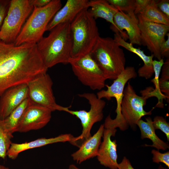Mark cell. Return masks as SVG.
I'll return each instance as SVG.
<instances>
[{
    "mask_svg": "<svg viewBox=\"0 0 169 169\" xmlns=\"http://www.w3.org/2000/svg\"><path fill=\"white\" fill-rule=\"evenodd\" d=\"M69 64L74 74L83 85L93 90H100L105 86L106 79L90 54L70 58Z\"/></svg>",
    "mask_w": 169,
    "mask_h": 169,
    "instance_id": "10",
    "label": "cell"
},
{
    "mask_svg": "<svg viewBox=\"0 0 169 169\" xmlns=\"http://www.w3.org/2000/svg\"><path fill=\"white\" fill-rule=\"evenodd\" d=\"M105 128L101 125L97 131L92 136L83 141L79 149L71 155L73 160L77 163L82 162L97 156L101 143Z\"/></svg>",
    "mask_w": 169,
    "mask_h": 169,
    "instance_id": "19",
    "label": "cell"
},
{
    "mask_svg": "<svg viewBox=\"0 0 169 169\" xmlns=\"http://www.w3.org/2000/svg\"><path fill=\"white\" fill-rule=\"evenodd\" d=\"M28 98L33 103L47 107L52 111H62L63 106L57 104L52 90L53 82L47 73L37 76L27 84Z\"/></svg>",
    "mask_w": 169,
    "mask_h": 169,
    "instance_id": "11",
    "label": "cell"
},
{
    "mask_svg": "<svg viewBox=\"0 0 169 169\" xmlns=\"http://www.w3.org/2000/svg\"><path fill=\"white\" fill-rule=\"evenodd\" d=\"M167 39L161 44L160 49V52L162 58L164 57L167 58L169 56V33L166 35Z\"/></svg>",
    "mask_w": 169,
    "mask_h": 169,
    "instance_id": "33",
    "label": "cell"
},
{
    "mask_svg": "<svg viewBox=\"0 0 169 169\" xmlns=\"http://www.w3.org/2000/svg\"><path fill=\"white\" fill-rule=\"evenodd\" d=\"M88 0H68L65 5L55 14L48 24L46 31H50L57 25L71 22L83 10L88 8Z\"/></svg>",
    "mask_w": 169,
    "mask_h": 169,
    "instance_id": "17",
    "label": "cell"
},
{
    "mask_svg": "<svg viewBox=\"0 0 169 169\" xmlns=\"http://www.w3.org/2000/svg\"><path fill=\"white\" fill-rule=\"evenodd\" d=\"M70 28L72 41L71 58L90 54L100 36L95 20L88 8L77 15Z\"/></svg>",
    "mask_w": 169,
    "mask_h": 169,
    "instance_id": "3",
    "label": "cell"
},
{
    "mask_svg": "<svg viewBox=\"0 0 169 169\" xmlns=\"http://www.w3.org/2000/svg\"><path fill=\"white\" fill-rule=\"evenodd\" d=\"M52 112L49 108L31 101L18 125L17 132L25 133L43 128L50 121Z\"/></svg>",
    "mask_w": 169,
    "mask_h": 169,
    "instance_id": "13",
    "label": "cell"
},
{
    "mask_svg": "<svg viewBox=\"0 0 169 169\" xmlns=\"http://www.w3.org/2000/svg\"><path fill=\"white\" fill-rule=\"evenodd\" d=\"M10 0H0V30L7 15Z\"/></svg>",
    "mask_w": 169,
    "mask_h": 169,
    "instance_id": "30",
    "label": "cell"
},
{
    "mask_svg": "<svg viewBox=\"0 0 169 169\" xmlns=\"http://www.w3.org/2000/svg\"><path fill=\"white\" fill-rule=\"evenodd\" d=\"M111 5L119 11L128 15L133 18H136L134 13L135 0H107Z\"/></svg>",
    "mask_w": 169,
    "mask_h": 169,
    "instance_id": "27",
    "label": "cell"
},
{
    "mask_svg": "<svg viewBox=\"0 0 169 169\" xmlns=\"http://www.w3.org/2000/svg\"><path fill=\"white\" fill-rule=\"evenodd\" d=\"M116 131V129H104L103 141L100 144L97 156L100 164L110 169H118L116 141L111 139V136L115 135Z\"/></svg>",
    "mask_w": 169,
    "mask_h": 169,
    "instance_id": "15",
    "label": "cell"
},
{
    "mask_svg": "<svg viewBox=\"0 0 169 169\" xmlns=\"http://www.w3.org/2000/svg\"><path fill=\"white\" fill-rule=\"evenodd\" d=\"M61 6L60 0H51L44 7H34L31 14L16 38L15 45L36 44L43 37L48 24Z\"/></svg>",
    "mask_w": 169,
    "mask_h": 169,
    "instance_id": "5",
    "label": "cell"
},
{
    "mask_svg": "<svg viewBox=\"0 0 169 169\" xmlns=\"http://www.w3.org/2000/svg\"><path fill=\"white\" fill-rule=\"evenodd\" d=\"M78 95L88 100L90 105L89 110H72L69 109V107H64L63 110L75 116L81 121L82 127V133L79 136L74 137L73 139L72 144L77 146V142L79 140L84 141L91 136L90 131L93 126L95 123L100 121L103 118V110L106 105L104 100L99 98L93 93H84L78 94Z\"/></svg>",
    "mask_w": 169,
    "mask_h": 169,
    "instance_id": "8",
    "label": "cell"
},
{
    "mask_svg": "<svg viewBox=\"0 0 169 169\" xmlns=\"http://www.w3.org/2000/svg\"><path fill=\"white\" fill-rule=\"evenodd\" d=\"M74 137L69 134L60 135L54 137L41 138L28 142L21 143H12L7 153V156L12 160L17 158L21 152L33 148L40 147L58 142H69L71 144Z\"/></svg>",
    "mask_w": 169,
    "mask_h": 169,
    "instance_id": "18",
    "label": "cell"
},
{
    "mask_svg": "<svg viewBox=\"0 0 169 169\" xmlns=\"http://www.w3.org/2000/svg\"><path fill=\"white\" fill-rule=\"evenodd\" d=\"M138 14L146 21L169 26V18L158 8L156 0H151L144 10Z\"/></svg>",
    "mask_w": 169,
    "mask_h": 169,
    "instance_id": "24",
    "label": "cell"
},
{
    "mask_svg": "<svg viewBox=\"0 0 169 169\" xmlns=\"http://www.w3.org/2000/svg\"><path fill=\"white\" fill-rule=\"evenodd\" d=\"M118 169H135L132 166L129 160L126 157H124L122 161L118 163Z\"/></svg>",
    "mask_w": 169,
    "mask_h": 169,
    "instance_id": "36",
    "label": "cell"
},
{
    "mask_svg": "<svg viewBox=\"0 0 169 169\" xmlns=\"http://www.w3.org/2000/svg\"><path fill=\"white\" fill-rule=\"evenodd\" d=\"M141 45L146 47L158 60L162 59L160 47L166 40L169 31V26L146 21L137 15Z\"/></svg>",
    "mask_w": 169,
    "mask_h": 169,
    "instance_id": "12",
    "label": "cell"
},
{
    "mask_svg": "<svg viewBox=\"0 0 169 169\" xmlns=\"http://www.w3.org/2000/svg\"><path fill=\"white\" fill-rule=\"evenodd\" d=\"M114 39L119 46H122L130 51L135 53L142 60L144 64L138 70L139 76L146 79L150 78L154 74L152 64L154 57L153 55L151 54L150 56L146 55L143 51L134 47L133 44L126 41L119 33H115Z\"/></svg>",
    "mask_w": 169,
    "mask_h": 169,
    "instance_id": "20",
    "label": "cell"
},
{
    "mask_svg": "<svg viewBox=\"0 0 169 169\" xmlns=\"http://www.w3.org/2000/svg\"><path fill=\"white\" fill-rule=\"evenodd\" d=\"M51 0H30L31 4L34 7L41 8L48 4Z\"/></svg>",
    "mask_w": 169,
    "mask_h": 169,
    "instance_id": "37",
    "label": "cell"
},
{
    "mask_svg": "<svg viewBox=\"0 0 169 169\" xmlns=\"http://www.w3.org/2000/svg\"><path fill=\"white\" fill-rule=\"evenodd\" d=\"M151 153L153 155L152 160L153 162L157 163H163L169 167V151L161 153L158 150L153 149L152 150Z\"/></svg>",
    "mask_w": 169,
    "mask_h": 169,
    "instance_id": "29",
    "label": "cell"
},
{
    "mask_svg": "<svg viewBox=\"0 0 169 169\" xmlns=\"http://www.w3.org/2000/svg\"><path fill=\"white\" fill-rule=\"evenodd\" d=\"M114 21L120 34L124 39L128 38L132 44L141 45L137 17L133 18L119 11L114 17Z\"/></svg>",
    "mask_w": 169,
    "mask_h": 169,
    "instance_id": "16",
    "label": "cell"
},
{
    "mask_svg": "<svg viewBox=\"0 0 169 169\" xmlns=\"http://www.w3.org/2000/svg\"><path fill=\"white\" fill-rule=\"evenodd\" d=\"M141 96L138 95L129 82L125 88L121 105V113L122 119V131L126 130L130 126L136 128L138 121L142 117L151 115L153 108L148 112L145 111L143 106L149 98L145 93L141 91Z\"/></svg>",
    "mask_w": 169,
    "mask_h": 169,
    "instance_id": "9",
    "label": "cell"
},
{
    "mask_svg": "<svg viewBox=\"0 0 169 169\" xmlns=\"http://www.w3.org/2000/svg\"><path fill=\"white\" fill-rule=\"evenodd\" d=\"M28 97L26 84L13 86L5 90L0 96V119L6 118Z\"/></svg>",
    "mask_w": 169,
    "mask_h": 169,
    "instance_id": "14",
    "label": "cell"
},
{
    "mask_svg": "<svg viewBox=\"0 0 169 169\" xmlns=\"http://www.w3.org/2000/svg\"><path fill=\"white\" fill-rule=\"evenodd\" d=\"M88 7L90 8L89 12L95 20L102 18L111 23V28L115 33H119L115 24L114 17L119 10L110 4L107 0H91L89 1Z\"/></svg>",
    "mask_w": 169,
    "mask_h": 169,
    "instance_id": "21",
    "label": "cell"
},
{
    "mask_svg": "<svg viewBox=\"0 0 169 169\" xmlns=\"http://www.w3.org/2000/svg\"><path fill=\"white\" fill-rule=\"evenodd\" d=\"M68 169H80L76 166L75 165L72 164L69 165Z\"/></svg>",
    "mask_w": 169,
    "mask_h": 169,
    "instance_id": "38",
    "label": "cell"
},
{
    "mask_svg": "<svg viewBox=\"0 0 169 169\" xmlns=\"http://www.w3.org/2000/svg\"><path fill=\"white\" fill-rule=\"evenodd\" d=\"M156 3L159 9L169 18V0H156Z\"/></svg>",
    "mask_w": 169,
    "mask_h": 169,
    "instance_id": "32",
    "label": "cell"
},
{
    "mask_svg": "<svg viewBox=\"0 0 169 169\" xmlns=\"http://www.w3.org/2000/svg\"><path fill=\"white\" fill-rule=\"evenodd\" d=\"M151 0H135L134 13L140 14L143 12L150 3Z\"/></svg>",
    "mask_w": 169,
    "mask_h": 169,
    "instance_id": "31",
    "label": "cell"
},
{
    "mask_svg": "<svg viewBox=\"0 0 169 169\" xmlns=\"http://www.w3.org/2000/svg\"><path fill=\"white\" fill-rule=\"evenodd\" d=\"M137 76V73L134 67L127 66L117 78L114 80L111 85L105 84L106 90H103L97 93L96 95L99 99L105 98L110 100L112 97H114L116 101L117 107L115 110L116 116L114 119H112L110 115L106 117L103 124L105 129H115L119 128L122 131V119L121 113V105L123 91L125 85L128 81L132 79H135Z\"/></svg>",
    "mask_w": 169,
    "mask_h": 169,
    "instance_id": "6",
    "label": "cell"
},
{
    "mask_svg": "<svg viewBox=\"0 0 169 169\" xmlns=\"http://www.w3.org/2000/svg\"><path fill=\"white\" fill-rule=\"evenodd\" d=\"M161 77L160 79L169 80V59L168 58L162 67Z\"/></svg>",
    "mask_w": 169,
    "mask_h": 169,
    "instance_id": "35",
    "label": "cell"
},
{
    "mask_svg": "<svg viewBox=\"0 0 169 169\" xmlns=\"http://www.w3.org/2000/svg\"><path fill=\"white\" fill-rule=\"evenodd\" d=\"M13 134L9 132L5 127L3 120L0 119V158L4 159L12 143Z\"/></svg>",
    "mask_w": 169,
    "mask_h": 169,
    "instance_id": "26",
    "label": "cell"
},
{
    "mask_svg": "<svg viewBox=\"0 0 169 169\" xmlns=\"http://www.w3.org/2000/svg\"><path fill=\"white\" fill-rule=\"evenodd\" d=\"M33 8L30 0H10L0 30V40L7 43H14L24 22Z\"/></svg>",
    "mask_w": 169,
    "mask_h": 169,
    "instance_id": "7",
    "label": "cell"
},
{
    "mask_svg": "<svg viewBox=\"0 0 169 169\" xmlns=\"http://www.w3.org/2000/svg\"><path fill=\"white\" fill-rule=\"evenodd\" d=\"M164 63L163 58L159 60H154L153 61L155 77L151 80V81L154 84L155 88L154 89L153 87L152 88L151 91V94L152 97H156L158 100V102L154 108L156 107L163 108V100L166 99V96L161 92L159 85V76Z\"/></svg>",
    "mask_w": 169,
    "mask_h": 169,
    "instance_id": "25",
    "label": "cell"
},
{
    "mask_svg": "<svg viewBox=\"0 0 169 169\" xmlns=\"http://www.w3.org/2000/svg\"><path fill=\"white\" fill-rule=\"evenodd\" d=\"M70 23L60 24L52 29L49 35L36 44L38 50L48 69L58 64H68L72 46Z\"/></svg>",
    "mask_w": 169,
    "mask_h": 169,
    "instance_id": "2",
    "label": "cell"
},
{
    "mask_svg": "<svg viewBox=\"0 0 169 169\" xmlns=\"http://www.w3.org/2000/svg\"><path fill=\"white\" fill-rule=\"evenodd\" d=\"M152 124L154 129H160L165 133L169 141V123L162 116H157L154 118Z\"/></svg>",
    "mask_w": 169,
    "mask_h": 169,
    "instance_id": "28",
    "label": "cell"
},
{
    "mask_svg": "<svg viewBox=\"0 0 169 169\" xmlns=\"http://www.w3.org/2000/svg\"><path fill=\"white\" fill-rule=\"evenodd\" d=\"M158 169H167L164 168V167H162L161 165H160L158 168Z\"/></svg>",
    "mask_w": 169,
    "mask_h": 169,
    "instance_id": "40",
    "label": "cell"
},
{
    "mask_svg": "<svg viewBox=\"0 0 169 169\" xmlns=\"http://www.w3.org/2000/svg\"><path fill=\"white\" fill-rule=\"evenodd\" d=\"M90 54L106 79L115 80L125 68L124 51L111 38L100 37Z\"/></svg>",
    "mask_w": 169,
    "mask_h": 169,
    "instance_id": "4",
    "label": "cell"
},
{
    "mask_svg": "<svg viewBox=\"0 0 169 169\" xmlns=\"http://www.w3.org/2000/svg\"><path fill=\"white\" fill-rule=\"evenodd\" d=\"M0 169H10L8 167H6L3 165H0Z\"/></svg>",
    "mask_w": 169,
    "mask_h": 169,
    "instance_id": "39",
    "label": "cell"
},
{
    "mask_svg": "<svg viewBox=\"0 0 169 169\" xmlns=\"http://www.w3.org/2000/svg\"><path fill=\"white\" fill-rule=\"evenodd\" d=\"M36 44L16 46L0 40V96L10 88L47 73Z\"/></svg>",
    "mask_w": 169,
    "mask_h": 169,
    "instance_id": "1",
    "label": "cell"
},
{
    "mask_svg": "<svg viewBox=\"0 0 169 169\" xmlns=\"http://www.w3.org/2000/svg\"><path fill=\"white\" fill-rule=\"evenodd\" d=\"M146 121L141 119L136 124V125L139 127L141 131V139L147 138L152 141V145L146 144L145 146L153 147L158 151L159 150L165 151L168 149L169 146L168 143L161 140L156 134L151 118L149 117L146 118Z\"/></svg>",
    "mask_w": 169,
    "mask_h": 169,
    "instance_id": "22",
    "label": "cell"
},
{
    "mask_svg": "<svg viewBox=\"0 0 169 169\" xmlns=\"http://www.w3.org/2000/svg\"><path fill=\"white\" fill-rule=\"evenodd\" d=\"M159 85L162 93L166 96L167 100H169V80H161L159 79Z\"/></svg>",
    "mask_w": 169,
    "mask_h": 169,
    "instance_id": "34",
    "label": "cell"
},
{
    "mask_svg": "<svg viewBox=\"0 0 169 169\" xmlns=\"http://www.w3.org/2000/svg\"><path fill=\"white\" fill-rule=\"evenodd\" d=\"M31 100L28 97L14 110L6 118L3 120L5 127L10 133L17 132L18 125Z\"/></svg>",
    "mask_w": 169,
    "mask_h": 169,
    "instance_id": "23",
    "label": "cell"
}]
</instances>
